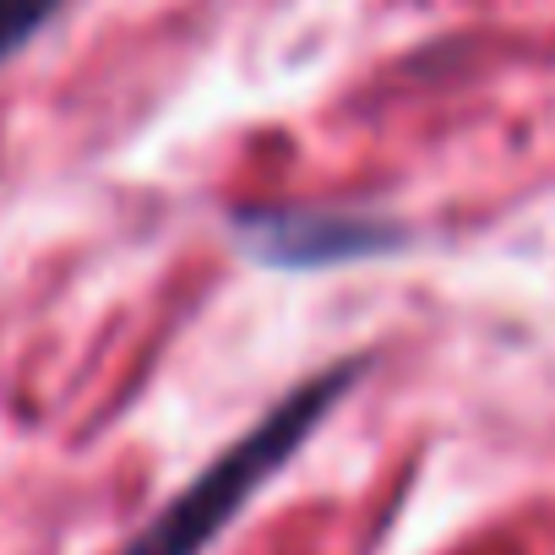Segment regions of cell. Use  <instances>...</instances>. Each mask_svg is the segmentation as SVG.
<instances>
[{
	"mask_svg": "<svg viewBox=\"0 0 555 555\" xmlns=\"http://www.w3.org/2000/svg\"><path fill=\"white\" fill-rule=\"evenodd\" d=\"M360 371H365V354H354V360H344V365H333V371L300 382L289 398H278L240 441H229V447L126 544V555H202V550L240 517V506L311 441V430H317V425L327 420V409L360 382Z\"/></svg>",
	"mask_w": 555,
	"mask_h": 555,
	"instance_id": "1",
	"label": "cell"
},
{
	"mask_svg": "<svg viewBox=\"0 0 555 555\" xmlns=\"http://www.w3.org/2000/svg\"><path fill=\"white\" fill-rule=\"evenodd\" d=\"M245 245L267 267H333V261L392 250L403 245V234L376 218H267V223H245Z\"/></svg>",
	"mask_w": 555,
	"mask_h": 555,
	"instance_id": "2",
	"label": "cell"
},
{
	"mask_svg": "<svg viewBox=\"0 0 555 555\" xmlns=\"http://www.w3.org/2000/svg\"><path fill=\"white\" fill-rule=\"evenodd\" d=\"M61 7L66 0H0V66H7L23 44H34V34H44Z\"/></svg>",
	"mask_w": 555,
	"mask_h": 555,
	"instance_id": "3",
	"label": "cell"
}]
</instances>
